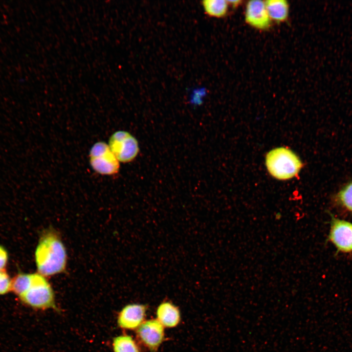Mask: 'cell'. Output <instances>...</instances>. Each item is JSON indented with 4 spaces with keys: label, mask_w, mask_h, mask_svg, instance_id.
<instances>
[{
    "label": "cell",
    "mask_w": 352,
    "mask_h": 352,
    "mask_svg": "<svg viewBox=\"0 0 352 352\" xmlns=\"http://www.w3.org/2000/svg\"><path fill=\"white\" fill-rule=\"evenodd\" d=\"M38 272L45 277L64 272L67 254L59 232L52 228L43 232L35 252Z\"/></svg>",
    "instance_id": "cell-1"
},
{
    "label": "cell",
    "mask_w": 352,
    "mask_h": 352,
    "mask_svg": "<svg viewBox=\"0 0 352 352\" xmlns=\"http://www.w3.org/2000/svg\"><path fill=\"white\" fill-rule=\"evenodd\" d=\"M265 165L271 176L278 180H286L296 176L303 163L292 151L281 147L271 150L266 154Z\"/></svg>",
    "instance_id": "cell-2"
},
{
    "label": "cell",
    "mask_w": 352,
    "mask_h": 352,
    "mask_svg": "<svg viewBox=\"0 0 352 352\" xmlns=\"http://www.w3.org/2000/svg\"><path fill=\"white\" fill-rule=\"evenodd\" d=\"M19 298L33 308L57 309L53 289L46 277L38 272L32 273L28 289Z\"/></svg>",
    "instance_id": "cell-3"
},
{
    "label": "cell",
    "mask_w": 352,
    "mask_h": 352,
    "mask_svg": "<svg viewBox=\"0 0 352 352\" xmlns=\"http://www.w3.org/2000/svg\"><path fill=\"white\" fill-rule=\"evenodd\" d=\"M89 161L91 168L100 175L111 176L119 171L120 162L104 141H98L91 147Z\"/></svg>",
    "instance_id": "cell-4"
},
{
    "label": "cell",
    "mask_w": 352,
    "mask_h": 352,
    "mask_svg": "<svg viewBox=\"0 0 352 352\" xmlns=\"http://www.w3.org/2000/svg\"><path fill=\"white\" fill-rule=\"evenodd\" d=\"M108 145L117 160L122 163L134 160L139 151L137 139L125 131L113 133L109 138Z\"/></svg>",
    "instance_id": "cell-5"
},
{
    "label": "cell",
    "mask_w": 352,
    "mask_h": 352,
    "mask_svg": "<svg viewBox=\"0 0 352 352\" xmlns=\"http://www.w3.org/2000/svg\"><path fill=\"white\" fill-rule=\"evenodd\" d=\"M136 331L138 341L151 352H156L164 339V327L156 319L145 321Z\"/></svg>",
    "instance_id": "cell-6"
},
{
    "label": "cell",
    "mask_w": 352,
    "mask_h": 352,
    "mask_svg": "<svg viewBox=\"0 0 352 352\" xmlns=\"http://www.w3.org/2000/svg\"><path fill=\"white\" fill-rule=\"evenodd\" d=\"M329 238L339 251L352 252V223L351 222L333 217Z\"/></svg>",
    "instance_id": "cell-7"
},
{
    "label": "cell",
    "mask_w": 352,
    "mask_h": 352,
    "mask_svg": "<svg viewBox=\"0 0 352 352\" xmlns=\"http://www.w3.org/2000/svg\"><path fill=\"white\" fill-rule=\"evenodd\" d=\"M244 19L247 24L260 30L269 28L272 22L267 13L265 1L260 0L247 2L245 8Z\"/></svg>",
    "instance_id": "cell-8"
},
{
    "label": "cell",
    "mask_w": 352,
    "mask_h": 352,
    "mask_svg": "<svg viewBox=\"0 0 352 352\" xmlns=\"http://www.w3.org/2000/svg\"><path fill=\"white\" fill-rule=\"evenodd\" d=\"M147 306L139 304H130L124 307L117 315L118 326L124 330H137L145 321Z\"/></svg>",
    "instance_id": "cell-9"
},
{
    "label": "cell",
    "mask_w": 352,
    "mask_h": 352,
    "mask_svg": "<svg viewBox=\"0 0 352 352\" xmlns=\"http://www.w3.org/2000/svg\"><path fill=\"white\" fill-rule=\"evenodd\" d=\"M156 319L166 328L176 327L180 321V313L178 308L170 301H164L157 307Z\"/></svg>",
    "instance_id": "cell-10"
},
{
    "label": "cell",
    "mask_w": 352,
    "mask_h": 352,
    "mask_svg": "<svg viewBox=\"0 0 352 352\" xmlns=\"http://www.w3.org/2000/svg\"><path fill=\"white\" fill-rule=\"evenodd\" d=\"M265 4L271 21L282 22L287 19L289 6L286 0H268L265 1Z\"/></svg>",
    "instance_id": "cell-11"
},
{
    "label": "cell",
    "mask_w": 352,
    "mask_h": 352,
    "mask_svg": "<svg viewBox=\"0 0 352 352\" xmlns=\"http://www.w3.org/2000/svg\"><path fill=\"white\" fill-rule=\"evenodd\" d=\"M205 13L209 17L222 18L226 16L229 5L227 0H204L201 1Z\"/></svg>",
    "instance_id": "cell-12"
},
{
    "label": "cell",
    "mask_w": 352,
    "mask_h": 352,
    "mask_svg": "<svg viewBox=\"0 0 352 352\" xmlns=\"http://www.w3.org/2000/svg\"><path fill=\"white\" fill-rule=\"evenodd\" d=\"M111 344L113 352H141L135 340L126 334L114 337Z\"/></svg>",
    "instance_id": "cell-13"
},
{
    "label": "cell",
    "mask_w": 352,
    "mask_h": 352,
    "mask_svg": "<svg viewBox=\"0 0 352 352\" xmlns=\"http://www.w3.org/2000/svg\"><path fill=\"white\" fill-rule=\"evenodd\" d=\"M32 273H20L11 279V291L20 297L28 289L31 281Z\"/></svg>",
    "instance_id": "cell-14"
},
{
    "label": "cell",
    "mask_w": 352,
    "mask_h": 352,
    "mask_svg": "<svg viewBox=\"0 0 352 352\" xmlns=\"http://www.w3.org/2000/svg\"><path fill=\"white\" fill-rule=\"evenodd\" d=\"M336 198L342 206L352 212V181L345 185L340 190Z\"/></svg>",
    "instance_id": "cell-15"
},
{
    "label": "cell",
    "mask_w": 352,
    "mask_h": 352,
    "mask_svg": "<svg viewBox=\"0 0 352 352\" xmlns=\"http://www.w3.org/2000/svg\"><path fill=\"white\" fill-rule=\"evenodd\" d=\"M11 279L5 269L0 270V295L11 291Z\"/></svg>",
    "instance_id": "cell-16"
},
{
    "label": "cell",
    "mask_w": 352,
    "mask_h": 352,
    "mask_svg": "<svg viewBox=\"0 0 352 352\" xmlns=\"http://www.w3.org/2000/svg\"><path fill=\"white\" fill-rule=\"evenodd\" d=\"M8 253L5 249L0 245V270H4L7 263Z\"/></svg>",
    "instance_id": "cell-17"
},
{
    "label": "cell",
    "mask_w": 352,
    "mask_h": 352,
    "mask_svg": "<svg viewBox=\"0 0 352 352\" xmlns=\"http://www.w3.org/2000/svg\"><path fill=\"white\" fill-rule=\"evenodd\" d=\"M229 6H231L232 7L235 8L239 6L242 2V1L241 0H227Z\"/></svg>",
    "instance_id": "cell-18"
}]
</instances>
